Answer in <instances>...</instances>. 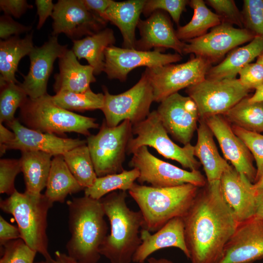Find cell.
<instances>
[{"label":"cell","instance_id":"cell-2","mask_svg":"<svg viewBox=\"0 0 263 263\" xmlns=\"http://www.w3.org/2000/svg\"><path fill=\"white\" fill-rule=\"evenodd\" d=\"M71 237L67 254L78 263H97L100 247L107 236L105 213L100 200L84 196L67 202Z\"/></svg>","mask_w":263,"mask_h":263},{"label":"cell","instance_id":"cell-10","mask_svg":"<svg viewBox=\"0 0 263 263\" xmlns=\"http://www.w3.org/2000/svg\"><path fill=\"white\" fill-rule=\"evenodd\" d=\"M251 90L239 79H209L187 88L186 92L195 103L199 120L215 115H224Z\"/></svg>","mask_w":263,"mask_h":263},{"label":"cell","instance_id":"cell-8","mask_svg":"<svg viewBox=\"0 0 263 263\" xmlns=\"http://www.w3.org/2000/svg\"><path fill=\"white\" fill-rule=\"evenodd\" d=\"M132 137L129 141L127 154H133L142 146L154 149L167 159L175 160L190 170L201 166L194 155V146L190 143L181 147L169 138L156 110L150 113L144 120L132 125Z\"/></svg>","mask_w":263,"mask_h":263},{"label":"cell","instance_id":"cell-40","mask_svg":"<svg viewBox=\"0 0 263 263\" xmlns=\"http://www.w3.org/2000/svg\"><path fill=\"white\" fill-rule=\"evenodd\" d=\"M241 13L244 28L263 37V0H244Z\"/></svg>","mask_w":263,"mask_h":263},{"label":"cell","instance_id":"cell-46","mask_svg":"<svg viewBox=\"0 0 263 263\" xmlns=\"http://www.w3.org/2000/svg\"><path fill=\"white\" fill-rule=\"evenodd\" d=\"M33 5L28 3L26 0H0V10L4 15L19 18Z\"/></svg>","mask_w":263,"mask_h":263},{"label":"cell","instance_id":"cell-22","mask_svg":"<svg viewBox=\"0 0 263 263\" xmlns=\"http://www.w3.org/2000/svg\"><path fill=\"white\" fill-rule=\"evenodd\" d=\"M137 28L140 38L136 41L135 49L147 51L152 48H169L183 55L185 42L177 38L170 19L164 11H155L146 19H140Z\"/></svg>","mask_w":263,"mask_h":263},{"label":"cell","instance_id":"cell-7","mask_svg":"<svg viewBox=\"0 0 263 263\" xmlns=\"http://www.w3.org/2000/svg\"><path fill=\"white\" fill-rule=\"evenodd\" d=\"M132 137V124L129 120L111 127L107 125L105 119L98 133L87 137V145L97 177L124 170L123 164L127 146Z\"/></svg>","mask_w":263,"mask_h":263},{"label":"cell","instance_id":"cell-55","mask_svg":"<svg viewBox=\"0 0 263 263\" xmlns=\"http://www.w3.org/2000/svg\"><path fill=\"white\" fill-rule=\"evenodd\" d=\"M253 188L255 190H263V175L258 180L253 184Z\"/></svg>","mask_w":263,"mask_h":263},{"label":"cell","instance_id":"cell-31","mask_svg":"<svg viewBox=\"0 0 263 263\" xmlns=\"http://www.w3.org/2000/svg\"><path fill=\"white\" fill-rule=\"evenodd\" d=\"M46 188L44 195L52 203H63L68 195L84 190L70 171L63 155L54 156L52 160Z\"/></svg>","mask_w":263,"mask_h":263},{"label":"cell","instance_id":"cell-53","mask_svg":"<svg viewBox=\"0 0 263 263\" xmlns=\"http://www.w3.org/2000/svg\"><path fill=\"white\" fill-rule=\"evenodd\" d=\"M250 102H263V84L255 89L254 94L251 96H248Z\"/></svg>","mask_w":263,"mask_h":263},{"label":"cell","instance_id":"cell-26","mask_svg":"<svg viewBox=\"0 0 263 263\" xmlns=\"http://www.w3.org/2000/svg\"><path fill=\"white\" fill-rule=\"evenodd\" d=\"M146 0L113 1L102 18L110 21L120 30L123 38V48L135 49V30Z\"/></svg>","mask_w":263,"mask_h":263},{"label":"cell","instance_id":"cell-35","mask_svg":"<svg viewBox=\"0 0 263 263\" xmlns=\"http://www.w3.org/2000/svg\"><path fill=\"white\" fill-rule=\"evenodd\" d=\"M70 171L84 188L91 187L97 178L87 144L75 147L63 154Z\"/></svg>","mask_w":263,"mask_h":263},{"label":"cell","instance_id":"cell-44","mask_svg":"<svg viewBox=\"0 0 263 263\" xmlns=\"http://www.w3.org/2000/svg\"><path fill=\"white\" fill-rule=\"evenodd\" d=\"M239 75L242 84L251 90L263 84V66L256 62L245 65Z\"/></svg>","mask_w":263,"mask_h":263},{"label":"cell","instance_id":"cell-43","mask_svg":"<svg viewBox=\"0 0 263 263\" xmlns=\"http://www.w3.org/2000/svg\"><path fill=\"white\" fill-rule=\"evenodd\" d=\"M208 5L216 12L222 20L230 24L236 25L243 28V22L241 12H240L233 0H207Z\"/></svg>","mask_w":263,"mask_h":263},{"label":"cell","instance_id":"cell-28","mask_svg":"<svg viewBox=\"0 0 263 263\" xmlns=\"http://www.w3.org/2000/svg\"><path fill=\"white\" fill-rule=\"evenodd\" d=\"M72 41V50L77 58L85 59L94 68V75L104 72L105 50L115 42L112 29L105 28L92 35Z\"/></svg>","mask_w":263,"mask_h":263},{"label":"cell","instance_id":"cell-48","mask_svg":"<svg viewBox=\"0 0 263 263\" xmlns=\"http://www.w3.org/2000/svg\"><path fill=\"white\" fill-rule=\"evenodd\" d=\"M35 4L39 18L37 29H39L42 27L47 19L49 16L52 17L55 4L52 0H36Z\"/></svg>","mask_w":263,"mask_h":263},{"label":"cell","instance_id":"cell-4","mask_svg":"<svg viewBox=\"0 0 263 263\" xmlns=\"http://www.w3.org/2000/svg\"><path fill=\"white\" fill-rule=\"evenodd\" d=\"M191 184L155 188L135 183L128 191L143 218V228L156 232L171 219L184 217L199 191Z\"/></svg>","mask_w":263,"mask_h":263},{"label":"cell","instance_id":"cell-3","mask_svg":"<svg viewBox=\"0 0 263 263\" xmlns=\"http://www.w3.org/2000/svg\"><path fill=\"white\" fill-rule=\"evenodd\" d=\"M126 191L111 192L100 200L110 224V233L100 247V253L111 263H131L141 243L140 228L143 226L140 211L127 206Z\"/></svg>","mask_w":263,"mask_h":263},{"label":"cell","instance_id":"cell-20","mask_svg":"<svg viewBox=\"0 0 263 263\" xmlns=\"http://www.w3.org/2000/svg\"><path fill=\"white\" fill-rule=\"evenodd\" d=\"M7 125L15 134L14 139L6 147V150L42 151L53 156L63 155L67 151L87 144L86 140L67 138L54 134L44 133L29 129L15 118Z\"/></svg>","mask_w":263,"mask_h":263},{"label":"cell","instance_id":"cell-23","mask_svg":"<svg viewBox=\"0 0 263 263\" xmlns=\"http://www.w3.org/2000/svg\"><path fill=\"white\" fill-rule=\"evenodd\" d=\"M141 243L134 253L132 262L144 263L155 251L167 248L176 247L189 258L185 238V224L183 217H175L152 234L142 228L140 232Z\"/></svg>","mask_w":263,"mask_h":263},{"label":"cell","instance_id":"cell-27","mask_svg":"<svg viewBox=\"0 0 263 263\" xmlns=\"http://www.w3.org/2000/svg\"><path fill=\"white\" fill-rule=\"evenodd\" d=\"M263 52V37L255 36L247 44L229 52L219 64L211 67L206 78L223 79L236 78L240 71Z\"/></svg>","mask_w":263,"mask_h":263},{"label":"cell","instance_id":"cell-51","mask_svg":"<svg viewBox=\"0 0 263 263\" xmlns=\"http://www.w3.org/2000/svg\"><path fill=\"white\" fill-rule=\"evenodd\" d=\"M35 263H78V262L67 254L56 251L55 253V258L51 261L45 260Z\"/></svg>","mask_w":263,"mask_h":263},{"label":"cell","instance_id":"cell-34","mask_svg":"<svg viewBox=\"0 0 263 263\" xmlns=\"http://www.w3.org/2000/svg\"><path fill=\"white\" fill-rule=\"evenodd\" d=\"M139 176L137 169L133 168L122 172L97 177L94 184L84 189V195L100 200L108 194L117 190L129 191Z\"/></svg>","mask_w":263,"mask_h":263},{"label":"cell","instance_id":"cell-38","mask_svg":"<svg viewBox=\"0 0 263 263\" xmlns=\"http://www.w3.org/2000/svg\"><path fill=\"white\" fill-rule=\"evenodd\" d=\"M232 130L246 145L254 158L257 165L255 182L263 175V135L239 127L231 126Z\"/></svg>","mask_w":263,"mask_h":263},{"label":"cell","instance_id":"cell-56","mask_svg":"<svg viewBox=\"0 0 263 263\" xmlns=\"http://www.w3.org/2000/svg\"><path fill=\"white\" fill-rule=\"evenodd\" d=\"M256 62L263 66V52L257 57Z\"/></svg>","mask_w":263,"mask_h":263},{"label":"cell","instance_id":"cell-1","mask_svg":"<svg viewBox=\"0 0 263 263\" xmlns=\"http://www.w3.org/2000/svg\"><path fill=\"white\" fill-rule=\"evenodd\" d=\"M183 218L190 263H217L239 224L221 187L207 185L198 191Z\"/></svg>","mask_w":263,"mask_h":263},{"label":"cell","instance_id":"cell-12","mask_svg":"<svg viewBox=\"0 0 263 263\" xmlns=\"http://www.w3.org/2000/svg\"><path fill=\"white\" fill-rule=\"evenodd\" d=\"M211 64L198 56L181 64H168L146 68L145 73L152 87L154 101L161 102L169 95L206 79Z\"/></svg>","mask_w":263,"mask_h":263},{"label":"cell","instance_id":"cell-41","mask_svg":"<svg viewBox=\"0 0 263 263\" xmlns=\"http://www.w3.org/2000/svg\"><path fill=\"white\" fill-rule=\"evenodd\" d=\"M21 171V162L17 159L0 160V193L11 195L17 190L15 188L16 176Z\"/></svg>","mask_w":263,"mask_h":263},{"label":"cell","instance_id":"cell-11","mask_svg":"<svg viewBox=\"0 0 263 263\" xmlns=\"http://www.w3.org/2000/svg\"><path fill=\"white\" fill-rule=\"evenodd\" d=\"M130 167L138 169L137 181L155 188L172 187L191 184L198 188L205 187L207 180L198 170H186L159 159L146 146L138 149L130 161Z\"/></svg>","mask_w":263,"mask_h":263},{"label":"cell","instance_id":"cell-6","mask_svg":"<svg viewBox=\"0 0 263 263\" xmlns=\"http://www.w3.org/2000/svg\"><path fill=\"white\" fill-rule=\"evenodd\" d=\"M19 117L29 129L58 136L74 132L88 136L91 129L99 127L96 119L59 107L48 94L36 99L28 97L20 108Z\"/></svg>","mask_w":263,"mask_h":263},{"label":"cell","instance_id":"cell-16","mask_svg":"<svg viewBox=\"0 0 263 263\" xmlns=\"http://www.w3.org/2000/svg\"><path fill=\"white\" fill-rule=\"evenodd\" d=\"M156 111L169 134L184 145L190 143L199 120L197 106L191 98L174 93L162 100Z\"/></svg>","mask_w":263,"mask_h":263},{"label":"cell","instance_id":"cell-32","mask_svg":"<svg viewBox=\"0 0 263 263\" xmlns=\"http://www.w3.org/2000/svg\"><path fill=\"white\" fill-rule=\"evenodd\" d=\"M188 4L193 10V15L188 23L179 26L175 31L180 40L186 41L201 37L206 34L208 29L221 23L220 17L211 11L204 0H191Z\"/></svg>","mask_w":263,"mask_h":263},{"label":"cell","instance_id":"cell-21","mask_svg":"<svg viewBox=\"0 0 263 263\" xmlns=\"http://www.w3.org/2000/svg\"><path fill=\"white\" fill-rule=\"evenodd\" d=\"M253 184L231 166L224 172L221 177L223 196L239 223L255 216L256 191L253 188Z\"/></svg>","mask_w":263,"mask_h":263},{"label":"cell","instance_id":"cell-24","mask_svg":"<svg viewBox=\"0 0 263 263\" xmlns=\"http://www.w3.org/2000/svg\"><path fill=\"white\" fill-rule=\"evenodd\" d=\"M199 121L194 155L203 167L207 186L220 187L222 174L230 165L220 155L213 139L214 135L205 120L200 119Z\"/></svg>","mask_w":263,"mask_h":263},{"label":"cell","instance_id":"cell-36","mask_svg":"<svg viewBox=\"0 0 263 263\" xmlns=\"http://www.w3.org/2000/svg\"><path fill=\"white\" fill-rule=\"evenodd\" d=\"M54 102L59 107L72 112H85L101 110L104 103L103 93H95L91 88L85 92L77 93L61 92L52 96Z\"/></svg>","mask_w":263,"mask_h":263},{"label":"cell","instance_id":"cell-37","mask_svg":"<svg viewBox=\"0 0 263 263\" xmlns=\"http://www.w3.org/2000/svg\"><path fill=\"white\" fill-rule=\"evenodd\" d=\"M28 95L19 83H6L0 85V123L7 124L16 118L15 114L28 98Z\"/></svg>","mask_w":263,"mask_h":263},{"label":"cell","instance_id":"cell-50","mask_svg":"<svg viewBox=\"0 0 263 263\" xmlns=\"http://www.w3.org/2000/svg\"><path fill=\"white\" fill-rule=\"evenodd\" d=\"M15 134L10 131L2 123H0V154L2 156L6 152V146L15 138Z\"/></svg>","mask_w":263,"mask_h":263},{"label":"cell","instance_id":"cell-45","mask_svg":"<svg viewBox=\"0 0 263 263\" xmlns=\"http://www.w3.org/2000/svg\"><path fill=\"white\" fill-rule=\"evenodd\" d=\"M32 29L31 26H26L14 20L11 16L3 15L0 18V38L2 40L12 37L19 36L27 33Z\"/></svg>","mask_w":263,"mask_h":263},{"label":"cell","instance_id":"cell-29","mask_svg":"<svg viewBox=\"0 0 263 263\" xmlns=\"http://www.w3.org/2000/svg\"><path fill=\"white\" fill-rule=\"evenodd\" d=\"M33 32L23 38L12 37L0 42V84L14 82L19 83L15 77L19 62L29 55L34 47Z\"/></svg>","mask_w":263,"mask_h":263},{"label":"cell","instance_id":"cell-18","mask_svg":"<svg viewBox=\"0 0 263 263\" xmlns=\"http://www.w3.org/2000/svg\"><path fill=\"white\" fill-rule=\"evenodd\" d=\"M263 258V219L240 223L217 263H252Z\"/></svg>","mask_w":263,"mask_h":263},{"label":"cell","instance_id":"cell-39","mask_svg":"<svg viewBox=\"0 0 263 263\" xmlns=\"http://www.w3.org/2000/svg\"><path fill=\"white\" fill-rule=\"evenodd\" d=\"M0 263H35L36 251L21 239L10 241L2 246Z\"/></svg>","mask_w":263,"mask_h":263},{"label":"cell","instance_id":"cell-17","mask_svg":"<svg viewBox=\"0 0 263 263\" xmlns=\"http://www.w3.org/2000/svg\"><path fill=\"white\" fill-rule=\"evenodd\" d=\"M67 50V45L60 44L57 36L53 35L41 46H34L28 55L30 61L29 72L23 75V81L19 83L28 97L36 99L47 94V83L54 62Z\"/></svg>","mask_w":263,"mask_h":263},{"label":"cell","instance_id":"cell-15","mask_svg":"<svg viewBox=\"0 0 263 263\" xmlns=\"http://www.w3.org/2000/svg\"><path fill=\"white\" fill-rule=\"evenodd\" d=\"M182 56L178 53L165 54L162 49L141 51L111 45L105 52L104 72L110 79L126 80L128 74L140 66L154 68L180 61Z\"/></svg>","mask_w":263,"mask_h":263},{"label":"cell","instance_id":"cell-9","mask_svg":"<svg viewBox=\"0 0 263 263\" xmlns=\"http://www.w3.org/2000/svg\"><path fill=\"white\" fill-rule=\"evenodd\" d=\"M102 89L104 100L101 110L109 127L117 126L126 120L133 125L145 119L150 113L153 90L145 72L133 86L122 93L111 94L105 86Z\"/></svg>","mask_w":263,"mask_h":263},{"label":"cell","instance_id":"cell-47","mask_svg":"<svg viewBox=\"0 0 263 263\" xmlns=\"http://www.w3.org/2000/svg\"><path fill=\"white\" fill-rule=\"evenodd\" d=\"M21 239L18 227L12 225L0 216V244L2 246L7 242Z\"/></svg>","mask_w":263,"mask_h":263},{"label":"cell","instance_id":"cell-52","mask_svg":"<svg viewBox=\"0 0 263 263\" xmlns=\"http://www.w3.org/2000/svg\"><path fill=\"white\" fill-rule=\"evenodd\" d=\"M256 191V209L254 217L263 219V190Z\"/></svg>","mask_w":263,"mask_h":263},{"label":"cell","instance_id":"cell-42","mask_svg":"<svg viewBox=\"0 0 263 263\" xmlns=\"http://www.w3.org/2000/svg\"><path fill=\"white\" fill-rule=\"evenodd\" d=\"M188 3L189 1L187 0H147L142 13L147 17L157 10L166 11L178 24L181 14Z\"/></svg>","mask_w":263,"mask_h":263},{"label":"cell","instance_id":"cell-5","mask_svg":"<svg viewBox=\"0 0 263 263\" xmlns=\"http://www.w3.org/2000/svg\"><path fill=\"white\" fill-rule=\"evenodd\" d=\"M53 205L44 194L33 195L17 190L0 202L2 210L14 217L21 239L49 261L53 258L48 250L47 215Z\"/></svg>","mask_w":263,"mask_h":263},{"label":"cell","instance_id":"cell-14","mask_svg":"<svg viewBox=\"0 0 263 263\" xmlns=\"http://www.w3.org/2000/svg\"><path fill=\"white\" fill-rule=\"evenodd\" d=\"M52 35L64 34L72 40L95 34L107 21L87 9L83 0H59L55 4Z\"/></svg>","mask_w":263,"mask_h":263},{"label":"cell","instance_id":"cell-54","mask_svg":"<svg viewBox=\"0 0 263 263\" xmlns=\"http://www.w3.org/2000/svg\"><path fill=\"white\" fill-rule=\"evenodd\" d=\"M149 263H174L170 260L166 258L156 259L153 257H150L147 259Z\"/></svg>","mask_w":263,"mask_h":263},{"label":"cell","instance_id":"cell-19","mask_svg":"<svg viewBox=\"0 0 263 263\" xmlns=\"http://www.w3.org/2000/svg\"><path fill=\"white\" fill-rule=\"evenodd\" d=\"M204 120L217 139L226 159L239 173L254 183L257 169L253 165L252 154L233 132L230 124L223 115L211 116Z\"/></svg>","mask_w":263,"mask_h":263},{"label":"cell","instance_id":"cell-30","mask_svg":"<svg viewBox=\"0 0 263 263\" xmlns=\"http://www.w3.org/2000/svg\"><path fill=\"white\" fill-rule=\"evenodd\" d=\"M21 153V172L25 184L24 192L39 195L46 187L53 156L37 151H22Z\"/></svg>","mask_w":263,"mask_h":263},{"label":"cell","instance_id":"cell-49","mask_svg":"<svg viewBox=\"0 0 263 263\" xmlns=\"http://www.w3.org/2000/svg\"><path fill=\"white\" fill-rule=\"evenodd\" d=\"M88 10L102 18V16L114 0H83Z\"/></svg>","mask_w":263,"mask_h":263},{"label":"cell","instance_id":"cell-13","mask_svg":"<svg viewBox=\"0 0 263 263\" xmlns=\"http://www.w3.org/2000/svg\"><path fill=\"white\" fill-rule=\"evenodd\" d=\"M255 36L243 28L226 22L211 28L209 33L185 42L183 54H193L211 64L240 45L251 41Z\"/></svg>","mask_w":263,"mask_h":263},{"label":"cell","instance_id":"cell-33","mask_svg":"<svg viewBox=\"0 0 263 263\" xmlns=\"http://www.w3.org/2000/svg\"><path fill=\"white\" fill-rule=\"evenodd\" d=\"M243 98L223 115L232 125L261 133L263 132V102H250Z\"/></svg>","mask_w":263,"mask_h":263},{"label":"cell","instance_id":"cell-25","mask_svg":"<svg viewBox=\"0 0 263 263\" xmlns=\"http://www.w3.org/2000/svg\"><path fill=\"white\" fill-rule=\"evenodd\" d=\"M59 59V73L55 75L54 91L83 93L90 89L91 83L96 81L94 68L90 65L79 63L72 50L68 49Z\"/></svg>","mask_w":263,"mask_h":263}]
</instances>
